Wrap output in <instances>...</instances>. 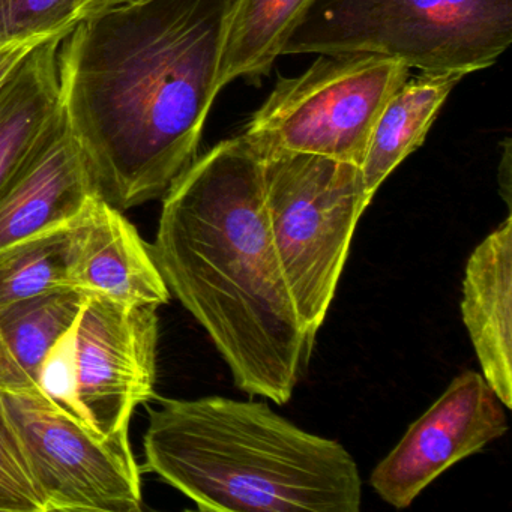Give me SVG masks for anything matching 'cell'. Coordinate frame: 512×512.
Returning <instances> with one entry per match:
<instances>
[{
    "mask_svg": "<svg viewBox=\"0 0 512 512\" xmlns=\"http://www.w3.org/2000/svg\"><path fill=\"white\" fill-rule=\"evenodd\" d=\"M73 223L0 250V308L68 287Z\"/></svg>",
    "mask_w": 512,
    "mask_h": 512,
    "instance_id": "cell-17",
    "label": "cell"
},
{
    "mask_svg": "<svg viewBox=\"0 0 512 512\" xmlns=\"http://www.w3.org/2000/svg\"><path fill=\"white\" fill-rule=\"evenodd\" d=\"M70 289L116 304L160 307L170 301L149 245L122 211L94 197L74 220L68 250Z\"/></svg>",
    "mask_w": 512,
    "mask_h": 512,
    "instance_id": "cell-10",
    "label": "cell"
},
{
    "mask_svg": "<svg viewBox=\"0 0 512 512\" xmlns=\"http://www.w3.org/2000/svg\"><path fill=\"white\" fill-rule=\"evenodd\" d=\"M85 295L64 287L0 308V389L28 392L38 385L47 352L73 326Z\"/></svg>",
    "mask_w": 512,
    "mask_h": 512,
    "instance_id": "cell-15",
    "label": "cell"
},
{
    "mask_svg": "<svg viewBox=\"0 0 512 512\" xmlns=\"http://www.w3.org/2000/svg\"><path fill=\"white\" fill-rule=\"evenodd\" d=\"M38 385L62 409L83 421L76 398V322L47 352Z\"/></svg>",
    "mask_w": 512,
    "mask_h": 512,
    "instance_id": "cell-20",
    "label": "cell"
},
{
    "mask_svg": "<svg viewBox=\"0 0 512 512\" xmlns=\"http://www.w3.org/2000/svg\"><path fill=\"white\" fill-rule=\"evenodd\" d=\"M0 512H46L28 455L0 389Z\"/></svg>",
    "mask_w": 512,
    "mask_h": 512,
    "instance_id": "cell-19",
    "label": "cell"
},
{
    "mask_svg": "<svg viewBox=\"0 0 512 512\" xmlns=\"http://www.w3.org/2000/svg\"><path fill=\"white\" fill-rule=\"evenodd\" d=\"M4 395L46 512L142 511V478L128 431L97 433L41 389Z\"/></svg>",
    "mask_w": 512,
    "mask_h": 512,
    "instance_id": "cell-7",
    "label": "cell"
},
{
    "mask_svg": "<svg viewBox=\"0 0 512 512\" xmlns=\"http://www.w3.org/2000/svg\"><path fill=\"white\" fill-rule=\"evenodd\" d=\"M100 196L64 110L28 163L0 191V250L76 220Z\"/></svg>",
    "mask_w": 512,
    "mask_h": 512,
    "instance_id": "cell-11",
    "label": "cell"
},
{
    "mask_svg": "<svg viewBox=\"0 0 512 512\" xmlns=\"http://www.w3.org/2000/svg\"><path fill=\"white\" fill-rule=\"evenodd\" d=\"M230 0H136L80 20L59 49L61 104L98 193L163 197L197 158Z\"/></svg>",
    "mask_w": 512,
    "mask_h": 512,
    "instance_id": "cell-1",
    "label": "cell"
},
{
    "mask_svg": "<svg viewBox=\"0 0 512 512\" xmlns=\"http://www.w3.org/2000/svg\"><path fill=\"white\" fill-rule=\"evenodd\" d=\"M79 8L80 0H0V50L70 34Z\"/></svg>",
    "mask_w": 512,
    "mask_h": 512,
    "instance_id": "cell-18",
    "label": "cell"
},
{
    "mask_svg": "<svg viewBox=\"0 0 512 512\" xmlns=\"http://www.w3.org/2000/svg\"><path fill=\"white\" fill-rule=\"evenodd\" d=\"M259 155L275 250L302 325L316 338L371 199L355 164L293 152Z\"/></svg>",
    "mask_w": 512,
    "mask_h": 512,
    "instance_id": "cell-5",
    "label": "cell"
},
{
    "mask_svg": "<svg viewBox=\"0 0 512 512\" xmlns=\"http://www.w3.org/2000/svg\"><path fill=\"white\" fill-rule=\"evenodd\" d=\"M505 409L481 373L464 371L377 464L371 487L388 505L407 508L446 469L508 431Z\"/></svg>",
    "mask_w": 512,
    "mask_h": 512,
    "instance_id": "cell-9",
    "label": "cell"
},
{
    "mask_svg": "<svg viewBox=\"0 0 512 512\" xmlns=\"http://www.w3.org/2000/svg\"><path fill=\"white\" fill-rule=\"evenodd\" d=\"M152 257L251 397L286 404L316 338L296 311L269 227L262 158L242 134L197 157L164 194Z\"/></svg>",
    "mask_w": 512,
    "mask_h": 512,
    "instance_id": "cell-2",
    "label": "cell"
},
{
    "mask_svg": "<svg viewBox=\"0 0 512 512\" xmlns=\"http://www.w3.org/2000/svg\"><path fill=\"white\" fill-rule=\"evenodd\" d=\"M311 0H230L221 43L217 86L238 79L262 82Z\"/></svg>",
    "mask_w": 512,
    "mask_h": 512,
    "instance_id": "cell-16",
    "label": "cell"
},
{
    "mask_svg": "<svg viewBox=\"0 0 512 512\" xmlns=\"http://www.w3.org/2000/svg\"><path fill=\"white\" fill-rule=\"evenodd\" d=\"M512 43V0H311L286 55L371 53L419 73L491 67Z\"/></svg>",
    "mask_w": 512,
    "mask_h": 512,
    "instance_id": "cell-4",
    "label": "cell"
},
{
    "mask_svg": "<svg viewBox=\"0 0 512 512\" xmlns=\"http://www.w3.org/2000/svg\"><path fill=\"white\" fill-rule=\"evenodd\" d=\"M469 74L421 73L398 86L380 112L361 166L367 196L373 200L385 179L421 148L449 94Z\"/></svg>",
    "mask_w": 512,
    "mask_h": 512,
    "instance_id": "cell-14",
    "label": "cell"
},
{
    "mask_svg": "<svg viewBox=\"0 0 512 512\" xmlns=\"http://www.w3.org/2000/svg\"><path fill=\"white\" fill-rule=\"evenodd\" d=\"M110 2L112 0H80L79 22L85 17L92 16V14L109 7Z\"/></svg>",
    "mask_w": 512,
    "mask_h": 512,
    "instance_id": "cell-22",
    "label": "cell"
},
{
    "mask_svg": "<svg viewBox=\"0 0 512 512\" xmlns=\"http://www.w3.org/2000/svg\"><path fill=\"white\" fill-rule=\"evenodd\" d=\"M65 37L37 44L0 83V191L62 115L58 59Z\"/></svg>",
    "mask_w": 512,
    "mask_h": 512,
    "instance_id": "cell-13",
    "label": "cell"
},
{
    "mask_svg": "<svg viewBox=\"0 0 512 512\" xmlns=\"http://www.w3.org/2000/svg\"><path fill=\"white\" fill-rule=\"evenodd\" d=\"M512 221L491 232L467 260L461 316L494 394L512 407Z\"/></svg>",
    "mask_w": 512,
    "mask_h": 512,
    "instance_id": "cell-12",
    "label": "cell"
},
{
    "mask_svg": "<svg viewBox=\"0 0 512 512\" xmlns=\"http://www.w3.org/2000/svg\"><path fill=\"white\" fill-rule=\"evenodd\" d=\"M35 46H37V44H26V46L0 50V83L4 82L5 77L13 71V68L16 67Z\"/></svg>",
    "mask_w": 512,
    "mask_h": 512,
    "instance_id": "cell-21",
    "label": "cell"
},
{
    "mask_svg": "<svg viewBox=\"0 0 512 512\" xmlns=\"http://www.w3.org/2000/svg\"><path fill=\"white\" fill-rule=\"evenodd\" d=\"M158 307L88 296L76 320V398L97 433L128 431L137 407L155 395Z\"/></svg>",
    "mask_w": 512,
    "mask_h": 512,
    "instance_id": "cell-8",
    "label": "cell"
},
{
    "mask_svg": "<svg viewBox=\"0 0 512 512\" xmlns=\"http://www.w3.org/2000/svg\"><path fill=\"white\" fill-rule=\"evenodd\" d=\"M125 2H136V0H112V2L109 4V7L110 5L125 4Z\"/></svg>",
    "mask_w": 512,
    "mask_h": 512,
    "instance_id": "cell-23",
    "label": "cell"
},
{
    "mask_svg": "<svg viewBox=\"0 0 512 512\" xmlns=\"http://www.w3.org/2000/svg\"><path fill=\"white\" fill-rule=\"evenodd\" d=\"M406 65L371 53L319 55L296 77H281L242 136L259 154L319 155L362 166L377 119L409 79Z\"/></svg>",
    "mask_w": 512,
    "mask_h": 512,
    "instance_id": "cell-6",
    "label": "cell"
},
{
    "mask_svg": "<svg viewBox=\"0 0 512 512\" xmlns=\"http://www.w3.org/2000/svg\"><path fill=\"white\" fill-rule=\"evenodd\" d=\"M145 470L200 511L358 512V464L340 443L308 433L266 403L160 398L149 407Z\"/></svg>",
    "mask_w": 512,
    "mask_h": 512,
    "instance_id": "cell-3",
    "label": "cell"
}]
</instances>
